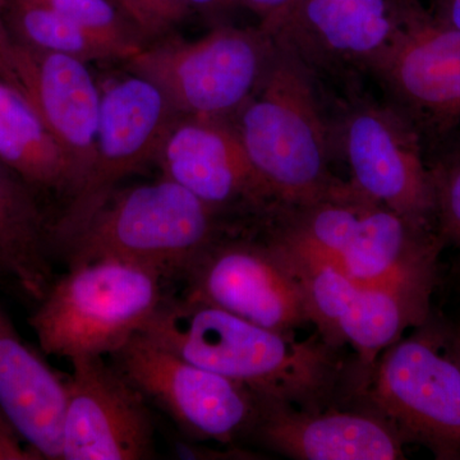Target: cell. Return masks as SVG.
Returning a JSON list of instances; mask_svg holds the SVG:
<instances>
[{
    "mask_svg": "<svg viewBox=\"0 0 460 460\" xmlns=\"http://www.w3.org/2000/svg\"><path fill=\"white\" fill-rule=\"evenodd\" d=\"M141 332L263 401L316 411L337 399L343 368L337 348L321 337L301 341L295 332L262 328L217 305L169 293Z\"/></svg>",
    "mask_w": 460,
    "mask_h": 460,
    "instance_id": "1",
    "label": "cell"
},
{
    "mask_svg": "<svg viewBox=\"0 0 460 460\" xmlns=\"http://www.w3.org/2000/svg\"><path fill=\"white\" fill-rule=\"evenodd\" d=\"M0 163L40 198L66 205L78 190L71 160L20 91L0 77Z\"/></svg>",
    "mask_w": 460,
    "mask_h": 460,
    "instance_id": "21",
    "label": "cell"
},
{
    "mask_svg": "<svg viewBox=\"0 0 460 460\" xmlns=\"http://www.w3.org/2000/svg\"><path fill=\"white\" fill-rule=\"evenodd\" d=\"M278 250L304 287L310 323L320 337L335 348L349 344L367 371L405 330L428 321L432 288L361 283L321 260Z\"/></svg>",
    "mask_w": 460,
    "mask_h": 460,
    "instance_id": "14",
    "label": "cell"
},
{
    "mask_svg": "<svg viewBox=\"0 0 460 460\" xmlns=\"http://www.w3.org/2000/svg\"><path fill=\"white\" fill-rule=\"evenodd\" d=\"M230 222L198 196L163 177L117 189L74 238L59 248L66 266L113 257L183 280Z\"/></svg>",
    "mask_w": 460,
    "mask_h": 460,
    "instance_id": "4",
    "label": "cell"
},
{
    "mask_svg": "<svg viewBox=\"0 0 460 460\" xmlns=\"http://www.w3.org/2000/svg\"><path fill=\"white\" fill-rule=\"evenodd\" d=\"M74 21L100 40L109 42L129 59L148 40L137 23L113 0H38ZM124 60V62H126Z\"/></svg>",
    "mask_w": 460,
    "mask_h": 460,
    "instance_id": "23",
    "label": "cell"
},
{
    "mask_svg": "<svg viewBox=\"0 0 460 460\" xmlns=\"http://www.w3.org/2000/svg\"><path fill=\"white\" fill-rule=\"evenodd\" d=\"M335 155L349 171L348 183L363 198L411 222L436 230L434 178L408 120L385 99L347 84L332 113Z\"/></svg>",
    "mask_w": 460,
    "mask_h": 460,
    "instance_id": "7",
    "label": "cell"
},
{
    "mask_svg": "<svg viewBox=\"0 0 460 460\" xmlns=\"http://www.w3.org/2000/svg\"><path fill=\"white\" fill-rule=\"evenodd\" d=\"M113 2L117 3V4L119 5V7L122 8L123 11L126 12V13L128 14V16L136 22L135 11H133L131 0H113Z\"/></svg>",
    "mask_w": 460,
    "mask_h": 460,
    "instance_id": "32",
    "label": "cell"
},
{
    "mask_svg": "<svg viewBox=\"0 0 460 460\" xmlns=\"http://www.w3.org/2000/svg\"><path fill=\"white\" fill-rule=\"evenodd\" d=\"M459 271H460V261H459Z\"/></svg>",
    "mask_w": 460,
    "mask_h": 460,
    "instance_id": "33",
    "label": "cell"
},
{
    "mask_svg": "<svg viewBox=\"0 0 460 460\" xmlns=\"http://www.w3.org/2000/svg\"><path fill=\"white\" fill-rule=\"evenodd\" d=\"M165 279L126 260L68 265L35 305L29 323L48 356H111L141 332L164 301Z\"/></svg>",
    "mask_w": 460,
    "mask_h": 460,
    "instance_id": "5",
    "label": "cell"
},
{
    "mask_svg": "<svg viewBox=\"0 0 460 460\" xmlns=\"http://www.w3.org/2000/svg\"><path fill=\"white\" fill-rule=\"evenodd\" d=\"M0 77L22 93L65 150L80 190L95 159L102 102L87 63L13 39L7 71Z\"/></svg>",
    "mask_w": 460,
    "mask_h": 460,
    "instance_id": "17",
    "label": "cell"
},
{
    "mask_svg": "<svg viewBox=\"0 0 460 460\" xmlns=\"http://www.w3.org/2000/svg\"><path fill=\"white\" fill-rule=\"evenodd\" d=\"M66 376L18 334L0 305V410L38 459H62Z\"/></svg>",
    "mask_w": 460,
    "mask_h": 460,
    "instance_id": "19",
    "label": "cell"
},
{
    "mask_svg": "<svg viewBox=\"0 0 460 460\" xmlns=\"http://www.w3.org/2000/svg\"><path fill=\"white\" fill-rule=\"evenodd\" d=\"M131 3L136 23L148 41L163 38L192 11L186 0H131Z\"/></svg>",
    "mask_w": 460,
    "mask_h": 460,
    "instance_id": "25",
    "label": "cell"
},
{
    "mask_svg": "<svg viewBox=\"0 0 460 460\" xmlns=\"http://www.w3.org/2000/svg\"><path fill=\"white\" fill-rule=\"evenodd\" d=\"M155 163L230 222L259 224L275 208L229 119L178 115Z\"/></svg>",
    "mask_w": 460,
    "mask_h": 460,
    "instance_id": "16",
    "label": "cell"
},
{
    "mask_svg": "<svg viewBox=\"0 0 460 460\" xmlns=\"http://www.w3.org/2000/svg\"><path fill=\"white\" fill-rule=\"evenodd\" d=\"M7 7L8 0H0V75L7 71L12 44H13V38L9 33Z\"/></svg>",
    "mask_w": 460,
    "mask_h": 460,
    "instance_id": "29",
    "label": "cell"
},
{
    "mask_svg": "<svg viewBox=\"0 0 460 460\" xmlns=\"http://www.w3.org/2000/svg\"><path fill=\"white\" fill-rule=\"evenodd\" d=\"M100 91L95 159L84 186L51 224L56 256L124 178L156 162L163 140L178 117L164 93L140 75L131 72L108 81Z\"/></svg>",
    "mask_w": 460,
    "mask_h": 460,
    "instance_id": "12",
    "label": "cell"
},
{
    "mask_svg": "<svg viewBox=\"0 0 460 460\" xmlns=\"http://www.w3.org/2000/svg\"><path fill=\"white\" fill-rule=\"evenodd\" d=\"M434 178L436 232L443 244L460 247V153L429 165Z\"/></svg>",
    "mask_w": 460,
    "mask_h": 460,
    "instance_id": "24",
    "label": "cell"
},
{
    "mask_svg": "<svg viewBox=\"0 0 460 460\" xmlns=\"http://www.w3.org/2000/svg\"><path fill=\"white\" fill-rule=\"evenodd\" d=\"M62 460H146L155 456V423L140 390L105 357L71 359Z\"/></svg>",
    "mask_w": 460,
    "mask_h": 460,
    "instance_id": "15",
    "label": "cell"
},
{
    "mask_svg": "<svg viewBox=\"0 0 460 460\" xmlns=\"http://www.w3.org/2000/svg\"><path fill=\"white\" fill-rule=\"evenodd\" d=\"M363 396L404 444L460 460V365L447 330L423 328L390 345L368 371Z\"/></svg>",
    "mask_w": 460,
    "mask_h": 460,
    "instance_id": "8",
    "label": "cell"
},
{
    "mask_svg": "<svg viewBox=\"0 0 460 460\" xmlns=\"http://www.w3.org/2000/svg\"><path fill=\"white\" fill-rule=\"evenodd\" d=\"M178 454L181 458L199 460H255L260 459L259 454L244 449L241 444H219L217 447L211 445L177 443Z\"/></svg>",
    "mask_w": 460,
    "mask_h": 460,
    "instance_id": "26",
    "label": "cell"
},
{
    "mask_svg": "<svg viewBox=\"0 0 460 460\" xmlns=\"http://www.w3.org/2000/svg\"><path fill=\"white\" fill-rule=\"evenodd\" d=\"M422 2L436 20L460 32V0H422Z\"/></svg>",
    "mask_w": 460,
    "mask_h": 460,
    "instance_id": "27",
    "label": "cell"
},
{
    "mask_svg": "<svg viewBox=\"0 0 460 460\" xmlns=\"http://www.w3.org/2000/svg\"><path fill=\"white\" fill-rule=\"evenodd\" d=\"M54 260L40 198L0 163V288L38 305L57 277Z\"/></svg>",
    "mask_w": 460,
    "mask_h": 460,
    "instance_id": "20",
    "label": "cell"
},
{
    "mask_svg": "<svg viewBox=\"0 0 460 460\" xmlns=\"http://www.w3.org/2000/svg\"><path fill=\"white\" fill-rule=\"evenodd\" d=\"M277 44L262 27L220 25L198 40L160 38L127 59L178 115L229 119L262 83Z\"/></svg>",
    "mask_w": 460,
    "mask_h": 460,
    "instance_id": "6",
    "label": "cell"
},
{
    "mask_svg": "<svg viewBox=\"0 0 460 460\" xmlns=\"http://www.w3.org/2000/svg\"><path fill=\"white\" fill-rule=\"evenodd\" d=\"M109 359L189 440L241 444L252 435L261 398L242 384L175 356L141 332Z\"/></svg>",
    "mask_w": 460,
    "mask_h": 460,
    "instance_id": "9",
    "label": "cell"
},
{
    "mask_svg": "<svg viewBox=\"0 0 460 460\" xmlns=\"http://www.w3.org/2000/svg\"><path fill=\"white\" fill-rule=\"evenodd\" d=\"M186 3L192 11L196 9L204 14L219 16L234 7L239 2L238 0H186Z\"/></svg>",
    "mask_w": 460,
    "mask_h": 460,
    "instance_id": "30",
    "label": "cell"
},
{
    "mask_svg": "<svg viewBox=\"0 0 460 460\" xmlns=\"http://www.w3.org/2000/svg\"><path fill=\"white\" fill-rule=\"evenodd\" d=\"M261 229L284 252L321 260L354 280L380 286L434 288L444 247L435 229L350 186L314 204L275 208Z\"/></svg>",
    "mask_w": 460,
    "mask_h": 460,
    "instance_id": "3",
    "label": "cell"
},
{
    "mask_svg": "<svg viewBox=\"0 0 460 460\" xmlns=\"http://www.w3.org/2000/svg\"><path fill=\"white\" fill-rule=\"evenodd\" d=\"M7 22L16 39L51 53L65 54L83 62L126 60L122 51L84 31L66 18L38 0H8Z\"/></svg>",
    "mask_w": 460,
    "mask_h": 460,
    "instance_id": "22",
    "label": "cell"
},
{
    "mask_svg": "<svg viewBox=\"0 0 460 460\" xmlns=\"http://www.w3.org/2000/svg\"><path fill=\"white\" fill-rule=\"evenodd\" d=\"M420 0H292L259 25L319 78L347 84L370 75L410 23Z\"/></svg>",
    "mask_w": 460,
    "mask_h": 460,
    "instance_id": "11",
    "label": "cell"
},
{
    "mask_svg": "<svg viewBox=\"0 0 460 460\" xmlns=\"http://www.w3.org/2000/svg\"><path fill=\"white\" fill-rule=\"evenodd\" d=\"M259 17L260 25L269 22L283 11L292 0H238Z\"/></svg>",
    "mask_w": 460,
    "mask_h": 460,
    "instance_id": "28",
    "label": "cell"
},
{
    "mask_svg": "<svg viewBox=\"0 0 460 460\" xmlns=\"http://www.w3.org/2000/svg\"><path fill=\"white\" fill-rule=\"evenodd\" d=\"M447 335L450 352L460 365V323L452 329L447 330Z\"/></svg>",
    "mask_w": 460,
    "mask_h": 460,
    "instance_id": "31",
    "label": "cell"
},
{
    "mask_svg": "<svg viewBox=\"0 0 460 460\" xmlns=\"http://www.w3.org/2000/svg\"><path fill=\"white\" fill-rule=\"evenodd\" d=\"M419 136L429 166L460 151V32L422 0L370 74Z\"/></svg>",
    "mask_w": 460,
    "mask_h": 460,
    "instance_id": "10",
    "label": "cell"
},
{
    "mask_svg": "<svg viewBox=\"0 0 460 460\" xmlns=\"http://www.w3.org/2000/svg\"><path fill=\"white\" fill-rule=\"evenodd\" d=\"M251 440L298 460L404 459V441L376 411H307L261 399Z\"/></svg>",
    "mask_w": 460,
    "mask_h": 460,
    "instance_id": "18",
    "label": "cell"
},
{
    "mask_svg": "<svg viewBox=\"0 0 460 460\" xmlns=\"http://www.w3.org/2000/svg\"><path fill=\"white\" fill-rule=\"evenodd\" d=\"M256 226H238L206 250L184 277L183 295L280 332L310 323L292 263Z\"/></svg>",
    "mask_w": 460,
    "mask_h": 460,
    "instance_id": "13",
    "label": "cell"
},
{
    "mask_svg": "<svg viewBox=\"0 0 460 460\" xmlns=\"http://www.w3.org/2000/svg\"><path fill=\"white\" fill-rule=\"evenodd\" d=\"M229 120L275 208L314 204L349 186L332 172V113L320 78L279 45L262 83Z\"/></svg>",
    "mask_w": 460,
    "mask_h": 460,
    "instance_id": "2",
    "label": "cell"
}]
</instances>
